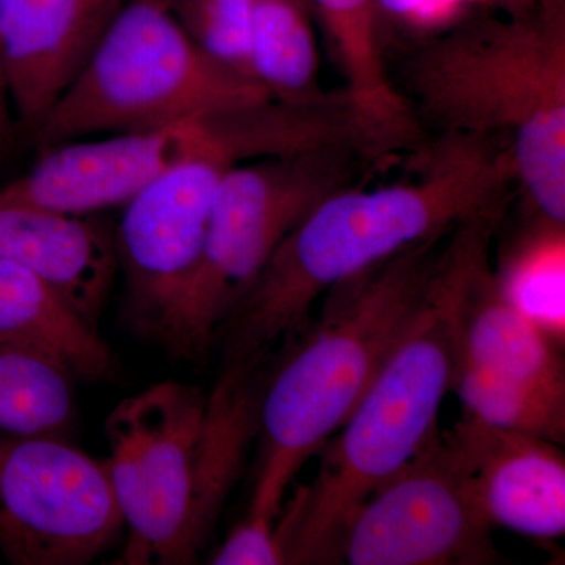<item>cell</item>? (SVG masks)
<instances>
[{"label": "cell", "mask_w": 565, "mask_h": 565, "mask_svg": "<svg viewBox=\"0 0 565 565\" xmlns=\"http://www.w3.org/2000/svg\"><path fill=\"white\" fill-rule=\"evenodd\" d=\"M534 0H475V7L478 6H493L503 7L508 13H515L522 11L527 7L533 6Z\"/></svg>", "instance_id": "26"}, {"label": "cell", "mask_w": 565, "mask_h": 565, "mask_svg": "<svg viewBox=\"0 0 565 565\" xmlns=\"http://www.w3.org/2000/svg\"><path fill=\"white\" fill-rule=\"evenodd\" d=\"M403 95L427 139L504 141L535 214L565 223V2L460 18L403 63Z\"/></svg>", "instance_id": "3"}, {"label": "cell", "mask_w": 565, "mask_h": 565, "mask_svg": "<svg viewBox=\"0 0 565 565\" xmlns=\"http://www.w3.org/2000/svg\"><path fill=\"white\" fill-rule=\"evenodd\" d=\"M269 99L262 85L200 47L174 17L170 0H125L32 140L44 150Z\"/></svg>", "instance_id": "6"}, {"label": "cell", "mask_w": 565, "mask_h": 565, "mask_svg": "<svg viewBox=\"0 0 565 565\" xmlns=\"http://www.w3.org/2000/svg\"><path fill=\"white\" fill-rule=\"evenodd\" d=\"M214 565H281L275 525L244 516L211 556Z\"/></svg>", "instance_id": "22"}, {"label": "cell", "mask_w": 565, "mask_h": 565, "mask_svg": "<svg viewBox=\"0 0 565 565\" xmlns=\"http://www.w3.org/2000/svg\"><path fill=\"white\" fill-rule=\"evenodd\" d=\"M122 2L125 0H87L88 13L99 32L103 31L104 25L114 17L115 11Z\"/></svg>", "instance_id": "25"}, {"label": "cell", "mask_w": 565, "mask_h": 565, "mask_svg": "<svg viewBox=\"0 0 565 565\" xmlns=\"http://www.w3.org/2000/svg\"><path fill=\"white\" fill-rule=\"evenodd\" d=\"M446 244L422 311L330 438L318 475L281 505L275 537L285 564H338L345 530L364 501L437 433L451 392Z\"/></svg>", "instance_id": "5"}, {"label": "cell", "mask_w": 565, "mask_h": 565, "mask_svg": "<svg viewBox=\"0 0 565 565\" xmlns=\"http://www.w3.org/2000/svg\"><path fill=\"white\" fill-rule=\"evenodd\" d=\"M492 523L476 500L462 460L437 430L359 509L341 542L351 565L503 563Z\"/></svg>", "instance_id": "9"}, {"label": "cell", "mask_w": 565, "mask_h": 565, "mask_svg": "<svg viewBox=\"0 0 565 565\" xmlns=\"http://www.w3.org/2000/svg\"><path fill=\"white\" fill-rule=\"evenodd\" d=\"M374 166L360 148L340 143L232 167L218 185L199 266L174 308L162 348L178 360H203L285 237L323 200L359 184Z\"/></svg>", "instance_id": "7"}, {"label": "cell", "mask_w": 565, "mask_h": 565, "mask_svg": "<svg viewBox=\"0 0 565 565\" xmlns=\"http://www.w3.org/2000/svg\"><path fill=\"white\" fill-rule=\"evenodd\" d=\"M0 338L46 356L76 382L96 384L120 374L99 330L50 282L6 259H0Z\"/></svg>", "instance_id": "16"}, {"label": "cell", "mask_w": 565, "mask_h": 565, "mask_svg": "<svg viewBox=\"0 0 565 565\" xmlns=\"http://www.w3.org/2000/svg\"><path fill=\"white\" fill-rule=\"evenodd\" d=\"M13 104H11L9 81H7L6 66H3L2 52H0V156L9 154L20 134Z\"/></svg>", "instance_id": "24"}, {"label": "cell", "mask_w": 565, "mask_h": 565, "mask_svg": "<svg viewBox=\"0 0 565 565\" xmlns=\"http://www.w3.org/2000/svg\"><path fill=\"white\" fill-rule=\"evenodd\" d=\"M451 392L479 422L564 445L565 393L490 373L456 355Z\"/></svg>", "instance_id": "20"}, {"label": "cell", "mask_w": 565, "mask_h": 565, "mask_svg": "<svg viewBox=\"0 0 565 565\" xmlns=\"http://www.w3.org/2000/svg\"><path fill=\"white\" fill-rule=\"evenodd\" d=\"M207 154L173 167L121 207L114 226L122 322L161 345L202 256L218 185L232 167Z\"/></svg>", "instance_id": "11"}, {"label": "cell", "mask_w": 565, "mask_h": 565, "mask_svg": "<svg viewBox=\"0 0 565 565\" xmlns=\"http://www.w3.org/2000/svg\"><path fill=\"white\" fill-rule=\"evenodd\" d=\"M451 232L334 285L318 321L278 349L259 407L258 471L245 516L275 525L300 468L343 426L422 311Z\"/></svg>", "instance_id": "4"}, {"label": "cell", "mask_w": 565, "mask_h": 565, "mask_svg": "<svg viewBox=\"0 0 565 565\" xmlns=\"http://www.w3.org/2000/svg\"><path fill=\"white\" fill-rule=\"evenodd\" d=\"M313 20L308 0H255L248 71L274 102L307 104L329 95L319 85Z\"/></svg>", "instance_id": "17"}, {"label": "cell", "mask_w": 565, "mask_h": 565, "mask_svg": "<svg viewBox=\"0 0 565 565\" xmlns=\"http://www.w3.org/2000/svg\"><path fill=\"white\" fill-rule=\"evenodd\" d=\"M332 43L355 114L390 156L422 151L427 136L394 85L381 43L379 0H308Z\"/></svg>", "instance_id": "15"}, {"label": "cell", "mask_w": 565, "mask_h": 565, "mask_svg": "<svg viewBox=\"0 0 565 565\" xmlns=\"http://www.w3.org/2000/svg\"><path fill=\"white\" fill-rule=\"evenodd\" d=\"M0 259L50 282L98 329L118 275L114 225L102 214H70L0 199Z\"/></svg>", "instance_id": "13"}, {"label": "cell", "mask_w": 565, "mask_h": 565, "mask_svg": "<svg viewBox=\"0 0 565 565\" xmlns=\"http://www.w3.org/2000/svg\"><path fill=\"white\" fill-rule=\"evenodd\" d=\"M177 20L214 61L250 77L248 39L255 0H170Z\"/></svg>", "instance_id": "21"}, {"label": "cell", "mask_w": 565, "mask_h": 565, "mask_svg": "<svg viewBox=\"0 0 565 565\" xmlns=\"http://www.w3.org/2000/svg\"><path fill=\"white\" fill-rule=\"evenodd\" d=\"M414 158L408 180L349 185L285 237L215 334L221 370L259 362L292 343L338 282L514 195V158L504 141L433 137Z\"/></svg>", "instance_id": "1"}, {"label": "cell", "mask_w": 565, "mask_h": 565, "mask_svg": "<svg viewBox=\"0 0 565 565\" xmlns=\"http://www.w3.org/2000/svg\"><path fill=\"white\" fill-rule=\"evenodd\" d=\"M509 302L553 343L565 340V223L537 215L494 267Z\"/></svg>", "instance_id": "19"}, {"label": "cell", "mask_w": 565, "mask_h": 565, "mask_svg": "<svg viewBox=\"0 0 565 565\" xmlns=\"http://www.w3.org/2000/svg\"><path fill=\"white\" fill-rule=\"evenodd\" d=\"M74 384L46 356L0 338V434L70 440L79 418Z\"/></svg>", "instance_id": "18"}, {"label": "cell", "mask_w": 565, "mask_h": 565, "mask_svg": "<svg viewBox=\"0 0 565 565\" xmlns=\"http://www.w3.org/2000/svg\"><path fill=\"white\" fill-rule=\"evenodd\" d=\"M382 18L404 22L429 33L452 24L470 13L475 0H379Z\"/></svg>", "instance_id": "23"}, {"label": "cell", "mask_w": 565, "mask_h": 565, "mask_svg": "<svg viewBox=\"0 0 565 565\" xmlns=\"http://www.w3.org/2000/svg\"><path fill=\"white\" fill-rule=\"evenodd\" d=\"M274 360L221 370L210 393L159 382L107 415V468L129 531L120 563H199L258 437Z\"/></svg>", "instance_id": "2"}, {"label": "cell", "mask_w": 565, "mask_h": 565, "mask_svg": "<svg viewBox=\"0 0 565 565\" xmlns=\"http://www.w3.org/2000/svg\"><path fill=\"white\" fill-rule=\"evenodd\" d=\"M122 530L107 460L68 438L0 434V553L9 563H93Z\"/></svg>", "instance_id": "8"}, {"label": "cell", "mask_w": 565, "mask_h": 565, "mask_svg": "<svg viewBox=\"0 0 565 565\" xmlns=\"http://www.w3.org/2000/svg\"><path fill=\"white\" fill-rule=\"evenodd\" d=\"M247 159L236 111L199 115L145 131L77 139L41 150L31 169L0 185V199L70 214L122 207L163 173L200 156Z\"/></svg>", "instance_id": "10"}, {"label": "cell", "mask_w": 565, "mask_h": 565, "mask_svg": "<svg viewBox=\"0 0 565 565\" xmlns=\"http://www.w3.org/2000/svg\"><path fill=\"white\" fill-rule=\"evenodd\" d=\"M99 33L87 0H0V52L21 132L39 129Z\"/></svg>", "instance_id": "14"}, {"label": "cell", "mask_w": 565, "mask_h": 565, "mask_svg": "<svg viewBox=\"0 0 565 565\" xmlns=\"http://www.w3.org/2000/svg\"><path fill=\"white\" fill-rule=\"evenodd\" d=\"M445 435L492 526L541 541L563 537L565 459L559 445L468 414Z\"/></svg>", "instance_id": "12"}]
</instances>
